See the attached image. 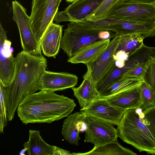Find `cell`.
<instances>
[{"label":"cell","instance_id":"obj_29","mask_svg":"<svg viewBox=\"0 0 155 155\" xmlns=\"http://www.w3.org/2000/svg\"><path fill=\"white\" fill-rule=\"evenodd\" d=\"M141 113L145 122L155 141V107Z\"/></svg>","mask_w":155,"mask_h":155},{"label":"cell","instance_id":"obj_32","mask_svg":"<svg viewBox=\"0 0 155 155\" xmlns=\"http://www.w3.org/2000/svg\"><path fill=\"white\" fill-rule=\"evenodd\" d=\"M112 31L109 30H101L99 33V37L101 39H108L114 38L116 33H114Z\"/></svg>","mask_w":155,"mask_h":155},{"label":"cell","instance_id":"obj_11","mask_svg":"<svg viewBox=\"0 0 155 155\" xmlns=\"http://www.w3.org/2000/svg\"><path fill=\"white\" fill-rule=\"evenodd\" d=\"M11 42L0 24V82L4 87L10 82L14 72L15 58L13 55Z\"/></svg>","mask_w":155,"mask_h":155},{"label":"cell","instance_id":"obj_37","mask_svg":"<svg viewBox=\"0 0 155 155\" xmlns=\"http://www.w3.org/2000/svg\"><path fill=\"white\" fill-rule=\"evenodd\" d=\"M27 149L26 148H24L19 153V154L21 155H25V153L27 151Z\"/></svg>","mask_w":155,"mask_h":155},{"label":"cell","instance_id":"obj_3","mask_svg":"<svg viewBox=\"0 0 155 155\" xmlns=\"http://www.w3.org/2000/svg\"><path fill=\"white\" fill-rule=\"evenodd\" d=\"M138 109L125 110L116 128L117 137L139 152L155 154V141Z\"/></svg>","mask_w":155,"mask_h":155},{"label":"cell","instance_id":"obj_39","mask_svg":"<svg viewBox=\"0 0 155 155\" xmlns=\"http://www.w3.org/2000/svg\"><path fill=\"white\" fill-rule=\"evenodd\" d=\"M154 24L155 25V19L154 20Z\"/></svg>","mask_w":155,"mask_h":155},{"label":"cell","instance_id":"obj_10","mask_svg":"<svg viewBox=\"0 0 155 155\" xmlns=\"http://www.w3.org/2000/svg\"><path fill=\"white\" fill-rule=\"evenodd\" d=\"M120 35L115 34L106 49L94 60L86 64L87 71L96 85L110 71L115 64V54Z\"/></svg>","mask_w":155,"mask_h":155},{"label":"cell","instance_id":"obj_31","mask_svg":"<svg viewBox=\"0 0 155 155\" xmlns=\"http://www.w3.org/2000/svg\"><path fill=\"white\" fill-rule=\"evenodd\" d=\"M53 21L57 23L64 21H71L65 10L61 12L58 11L54 17Z\"/></svg>","mask_w":155,"mask_h":155},{"label":"cell","instance_id":"obj_36","mask_svg":"<svg viewBox=\"0 0 155 155\" xmlns=\"http://www.w3.org/2000/svg\"><path fill=\"white\" fill-rule=\"evenodd\" d=\"M125 62L116 61H115V64L116 66L119 68H121L125 65Z\"/></svg>","mask_w":155,"mask_h":155},{"label":"cell","instance_id":"obj_22","mask_svg":"<svg viewBox=\"0 0 155 155\" xmlns=\"http://www.w3.org/2000/svg\"><path fill=\"white\" fill-rule=\"evenodd\" d=\"M140 79L123 77L113 82L100 94L99 98H106L139 85Z\"/></svg>","mask_w":155,"mask_h":155},{"label":"cell","instance_id":"obj_14","mask_svg":"<svg viewBox=\"0 0 155 155\" xmlns=\"http://www.w3.org/2000/svg\"><path fill=\"white\" fill-rule=\"evenodd\" d=\"M151 56H155V47H148L143 44L139 49L129 56L124 67L119 68L115 65L108 73V78L111 81H114L122 77L137 65L147 61Z\"/></svg>","mask_w":155,"mask_h":155},{"label":"cell","instance_id":"obj_4","mask_svg":"<svg viewBox=\"0 0 155 155\" xmlns=\"http://www.w3.org/2000/svg\"><path fill=\"white\" fill-rule=\"evenodd\" d=\"M101 30L90 28L77 21H70L64 30L60 48L69 58H71L84 47L101 40L99 33Z\"/></svg>","mask_w":155,"mask_h":155},{"label":"cell","instance_id":"obj_33","mask_svg":"<svg viewBox=\"0 0 155 155\" xmlns=\"http://www.w3.org/2000/svg\"><path fill=\"white\" fill-rule=\"evenodd\" d=\"M129 55L122 51H117L114 56L115 61H118L125 62L127 59Z\"/></svg>","mask_w":155,"mask_h":155},{"label":"cell","instance_id":"obj_24","mask_svg":"<svg viewBox=\"0 0 155 155\" xmlns=\"http://www.w3.org/2000/svg\"><path fill=\"white\" fill-rule=\"evenodd\" d=\"M145 38L143 35L136 34L120 35L116 52L122 51L129 56L143 45Z\"/></svg>","mask_w":155,"mask_h":155},{"label":"cell","instance_id":"obj_34","mask_svg":"<svg viewBox=\"0 0 155 155\" xmlns=\"http://www.w3.org/2000/svg\"><path fill=\"white\" fill-rule=\"evenodd\" d=\"M69 151L65 150L54 146L53 155H71Z\"/></svg>","mask_w":155,"mask_h":155},{"label":"cell","instance_id":"obj_16","mask_svg":"<svg viewBox=\"0 0 155 155\" xmlns=\"http://www.w3.org/2000/svg\"><path fill=\"white\" fill-rule=\"evenodd\" d=\"M85 116L81 112H76L64 120L61 134L69 143L78 145L79 133L85 130Z\"/></svg>","mask_w":155,"mask_h":155},{"label":"cell","instance_id":"obj_27","mask_svg":"<svg viewBox=\"0 0 155 155\" xmlns=\"http://www.w3.org/2000/svg\"><path fill=\"white\" fill-rule=\"evenodd\" d=\"M141 79L155 94V56L149 58Z\"/></svg>","mask_w":155,"mask_h":155},{"label":"cell","instance_id":"obj_26","mask_svg":"<svg viewBox=\"0 0 155 155\" xmlns=\"http://www.w3.org/2000/svg\"><path fill=\"white\" fill-rule=\"evenodd\" d=\"M141 103L138 109L141 112L155 107V94L143 81L140 84Z\"/></svg>","mask_w":155,"mask_h":155},{"label":"cell","instance_id":"obj_19","mask_svg":"<svg viewBox=\"0 0 155 155\" xmlns=\"http://www.w3.org/2000/svg\"><path fill=\"white\" fill-rule=\"evenodd\" d=\"M103 0H77L70 4L65 11L71 21L86 19L99 7Z\"/></svg>","mask_w":155,"mask_h":155},{"label":"cell","instance_id":"obj_13","mask_svg":"<svg viewBox=\"0 0 155 155\" xmlns=\"http://www.w3.org/2000/svg\"><path fill=\"white\" fill-rule=\"evenodd\" d=\"M78 80V77L75 74L45 70L40 79L39 89L54 91H63L74 87L77 84Z\"/></svg>","mask_w":155,"mask_h":155},{"label":"cell","instance_id":"obj_9","mask_svg":"<svg viewBox=\"0 0 155 155\" xmlns=\"http://www.w3.org/2000/svg\"><path fill=\"white\" fill-rule=\"evenodd\" d=\"M84 122L85 142L92 143L94 147H97L117 140V131L113 124L88 116H85Z\"/></svg>","mask_w":155,"mask_h":155},{"label":"cell","instance_id":"obj_2","mask_svg":"<svg viewBox=\"0 0 155 155\" xmlns=\"http://www.w3.org/2000/svg\"><path fill=\"white\" fill-rule=\"evenodd\" d=\"M76 106L74 100L49 90L26 96L17 108L18 117L23 124L48 123L68 116Z\"/></svg>","mask_w":155,"mask_h":155},{"label":"cell","instance_id":"obj_35","mask_svg":"<svg viewBox=\"0 0 155 155\" xmlns=\"http://www.w3.org/2000/svg\"><path fill=\"white\" fill-rule=\"evenodd\" d=\"M121 1L125 2L149 3L155 1V0H122Z\"/></svg>","mask_w":155,"mask_h":155},{"label":"cell","instance_id":"obj_12","mask_svg":"<svg viewBox=\"0 0 155 155\" xmlns=\"http://www.w3.org/2000/svg\"><path fill=\"white\" fill-rule=\"evenodd\" d=\"M125 110L114 107L105 98H98L86 108L80 110L85 116L97 118L117 126Z\"/></svg>","mask_w":155,"mask_h":155},{"label":"cell","instance_id":"obj_7","mask_svg":"<svg viewBox=\"0 0 155 155\" xmlns=\"http://www.w3.org/2000/svg\"><path fill=\"white\" fill-rule=\"evenodd\" d=\"M107 17L139 21L154 20L155 1L149 3L121 1L110 10Z\"/></svg>","mask_w":155,"mask_h":155},{"label":"cell","instance_id":"obj_8","mask_svg":"<svg viewBox=\"0 0 155 155\" xmlns=\"http://www.w3.org/2000/svg\"><path fill=\"white\" fill-rule=\"evenodd\" d=\"M12 18L18 27L23 50L33 55H42L40 45L31 28L26 9L16 0L12 2Z\"/></svg>","mask_w":155,"mask_h":155},{"label":"cell","instance_id":"obj_1","mask_svg":"<svg viewBox=\"0 0 155 155\" xmlns=\"http://www.w3.org/2000/svg\"><path fill=\"white\" fill-rule=\"evenodd\" d=\"M15 58L12 78L9 84L4 87L8 121L13 119L23 99L39 90L40 79L48 66L47 60L42 55H34L23 50Z\"/></svg>","mask_w":155,"mask_h":155},{"label":"cell","instance_id":"obj_18","mask_svg":"<svg viewBox=\"0 0 155 155\" xmlns=\"http://www.w3.org/2000/svg\"><path fill=\"white\" fill-rule=\"evenodd\" d=\"M139 85L105 99L111 105L122 109H138L141 103Z\"/></svg>","mask_w":155,"mask_h":155},{"label":"cell","instance_id":"obj_6","mask_svg":"<svg viewBox=\"0 0 155 155\" xmlns=\"http://www.w3.org/2000/svg\"><path fill=\"white\" fill-rule=\"evenodd\" d=\"M94 25L97 28L110 30L120 35L136 34L145 38L155 36L154 20L139 21L107 17L95 21Z\"/></svg>","mask_w":155,"mask_h":155},{"label":"cell","instance_id":"obj_17","mask_svg":"<svg viewBox=\"0 0 155 155\" xmlns=\"http://www.w3.org/2000/svg\"><path fill=\"white\" fill-rule=\"evenodd\" d=\"M83 78L84 80L79 87L71 88L81 109H84L98 99L100 94L88 73L87 72L83 75Z\"/></svg>","mask_w":155,"mask_h":155},{"label":"cell","instance_id":"obj_5","mask_svg":"<svg viewBox=\"0 0 155 155\" xmlns=\"http://www.w3.org/2000/svg\"><path fill=\"white\" fill-rule=\"evenodd\" d=\"M61 0H32L30 23L40 45L45 32L53 22Z\"/></svg>","mask_w":155,"mask_h":155},{"label":"cell","instance_id":"obj_15","mask_svg":"<svg viewBox=\"0 0 155 155\" xmlns=\"http://www.w3.org/2000/svg\"><path fill=\"white\" fill-rule=\"evenodd\" d=\"M63 25L52 23L45 32L40 43L42 53L55 58L60 48Z\"/></svg>","mask_w":155,"mask_h":155},{"label":"cell","instance_id":"obj_23","mask_svg":"<svg viewBox=\"0 0 155 155\" xmlns=\"http://www.w3.org/2000/svg\"><path fill=\"white\" fill-rule=\"evenodd\" d=\"M131 150L124 147L117 140L102 146L94 147L91 150L84 153H74L72 155H137Z\"/></svg>","mask_w":155,"mask_h":155},{"label":"cell","instance_id":"obj_25","mask_svg":"<svg viewBox=\"0 0 155 155\" xmlns=\"http://www.w3.org/2000/svg\"><path fill=\"white\" fill-rule=\"evenodd\" d=\"M122 0H103L97 9L86 20L96 21L106 18L108 13Z\"/></svg>","mask_w":155,"mask_h":155},{"label":"cell","instance_id":"obj_20","mask_svg":"<svg viewBox=\"0 0 155 155\" xmlns=\"http://www.w3.org/2000/svg\"><path fill=\"white\" fill-rule=\"evenodd\" d=\"M110 39H102L83 48L67 61L72 64H85L94 60L107 47Z\"/></svg>","mask_w":155,"mask_h":155},{"label":"cell","instance_id":"obj_28","mask_svg":"<svg viewBox=\"0 0 155 155\" xmlns=\"http://www.w3.org/2000/svg\"><path fill=\"white\" fill-rule=\"evenodd\" d=\"M0 132L3 133L4 127L7 125L8 117L6 105L4 87L0 82Z\"/></svg>","mask_w":155,"mask_h":155},{"label":"cell","instance_id":"obj_21","mask_svg":"<svg viewBox=\"0 0 155 155\" xmlns=\"http://www.w3.org/2000/svg\"><path fill=\"white\" fill-rule=\"evenodd\" d=\"M28 155H53L54 146L45 142L39 130H29L28 140L23 144Z\"/></svg>","mask_w":155,"mask_h":155},{"label":"cell","instance_id":"obj_30","mask_svg":"<svg viewBox=\"0 0 155 155\" xmlns=\"http://www.w3.org/2000/svg\"><path fill=\"white\" fill-rule=\"evenodd\" d=\"M147 61L148 60L139 63L133 69L124 74L122 77H127L141 79L142 76L146 68Z\"/></svg>","mask_w":155,"mask_h":155},{"label":"cell","instance_id":"obj_38","mask_svg":"<svg viewBox=\"0 0 155 155\" xmlns=\"http://www.w3.org/2000/svg\"><path fill=\"white\" fill-rule=\"evenodd\" d=\"M67 2H73L77 0H66Z\"/></svg>","mask_w":155,"mask_h":155}]
</instances>
